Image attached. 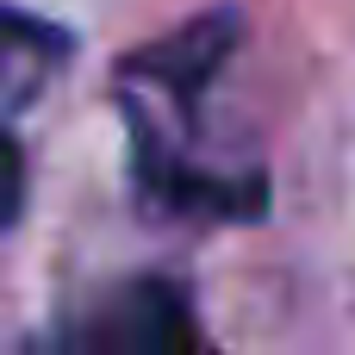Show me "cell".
<instances>
[{"mask_svg": "<svg viewBox=\"0 0 355 355\" xmlns=\"http://www.w3.org/2000/svg\"><path fill=\"white\" fill-rule=\"evenodd\" d=\"M237 31H243L237 12H200L181 31L156 37L150 50H131V62L119 69L131 175L156 212H187V218L262 212V175L212 156V125H206V106L237 50Z\"/></svg>", "mask_w": 355, "mask_h": 355, "instance_id": "1", "label": "cell"}, {"mask_svg": "<svg viewBox=\"0 0 355 355\" xmlns=\"http://www.w3.org/2000/svg\"><path fill=\"white\" fill-rule=\"evenodd\" d=\"M25 355H212V343L200 331L193 300L175 281L144 275L37 331Z\"/></svg>", "mask_w": 355, "mask_h": 355, "instance_id": "2", "label": "cell"}, {"mask_svg": "<svg viewBox=\"0 0 355 355\" xmlns=\"http://www.w3.org/2000/svg\"><path fill=\"white\" fill-rule=\"evenodd\" d=\"M62 31L6 6L0 0V231L12 225L19 212V193H25V156H19V137H12V112L50 81V69L62 62Z\"/></svg>", "mask_w": 355, "mask_h": 355, "instance_id": "3", "label": "cell"}]
</instances>
